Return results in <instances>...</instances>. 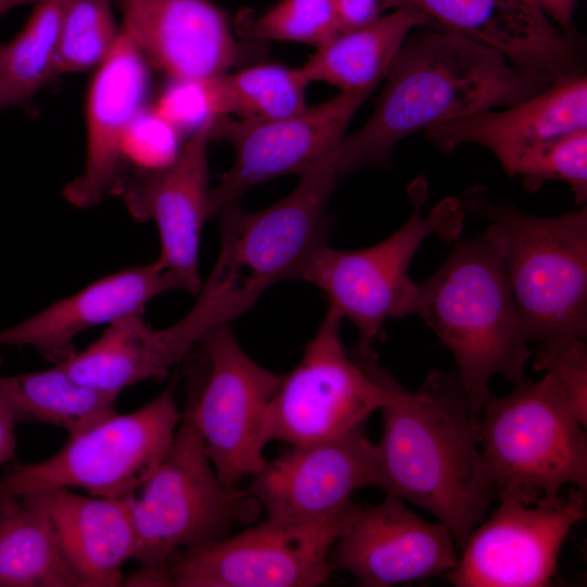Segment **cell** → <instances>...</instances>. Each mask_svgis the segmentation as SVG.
<instances>
[{
	"mask_svg": "<svg viewBox=\"0 0 587 587\" xmlns=\"http://www.w3.org/2000/svg\"><path fill=\"white\" fill-rule=\"evenodd\" d=\"M541 11L567 35L574 36L573 16L578 0H534Z\"/></svg>",
	"mask_w": 587,
	"mask_h": 587,
	"instance_id": "obj_34",
	"label": "cell"
},
{
	"mask_svg": "<svg viewBox=\"0 0 587 587\" xmlns=\"http://www.w3.org/2000/svg\"><path fill=\"white\" fill-rule=\"evenodd\" d=\"M350 354L388 391L375 445L378 487L428 511L461 548L486 519L495 483L478 444L479 413L457 373L434 370L409 391L375 355Z\"/></svg>",
	"mask_w": 587,
	"mask_h": 587,
	"instance_id": "obj_1",
	"label": "cell"
},
{
	"mask_svg": "<svg viewBox=\"0 0 587 587\" xmlns=\"http://www.w3.org/2000/svg\"><path fill=\"white\" fill-rule=\"evenodd\" d=\"M211 116L280 118L303 111L309 80L301 68L259 64L201 80Z\"/></svg>",
	"mask_w": 587,
	"mask_h": 587,
	"instance_id": "obj_28",
	"label": "cell"
},
{
	"mask_svg": "<svg viewBox=\"0 0 587 587\" xmlns=\"http://www.w3.org/2000/svg\"><path fill=\"white\" fill-rule=\"evenodd\" d=\"M465 212L498 225L505 271L519 314L535 351L587 336V208L539 216L494 202L474 186L460 197Z\"/></svg>",
	"mask_w": 587,
	"mask_h": 587,
	"instance_id": "obj_5",
	"label": "cell"
},
{
	"mask_svg": "<svg viewBox=\"0 0 587 587\" xmlns=\"http://www.w3.org/2000/svg\"><path fill=\"white\" fill-rule=\"evenodd\" d=\"M452 242L442 265L419 284L416 315L452 354L479 413L494 375L523 379L529 342L505 271L501 228L489 223L483 233Z\"/></svg>",
	"mask_w": 587,
	"mask_h": 587,
	"instance_id": "obj_4",
	"label": "cell"
},
{
	"mask_svg": "<svg viewBox=\"0 0 587 587\" xmlns=\"http://www.w3.org/2000/svg\"><path fill=\"white\" fill-rule=\"evenodd\" d=\"M117 395L76 380L63 366L0 375V402L16 424L43 423L74 437L111 416Z\"/></svg>",
	"mask_w": 587,
	"mask_h": 587,
	"instance_id": "obj_25",
	"label": "cell"
},
{
	"mask_svg": "<svg viewBox=\"0 0 587 587\" xmlns=\"http://www.w3.org/2000/svg\"><path fill=\"white\" fill-rule=\"evenodd\" d=\"M301 175L297 187L274 204L248 212L239 204L221 212V247L191 309L171 325L193 347L210 329L249 311L274 284L291 278L328 235L327 202L340 179L336 157Z\"/></svg>",
	"mask_w": 587,
	"mask_h": 587,
	"instance_id": "obj_3",
	"label": "cell"
},
{
	"mask_svg": "<svg viewBox=\"0 0 587 587\" xmlns=\"http://www.w3.org/2000/svg\"><path fill=\"white\" fill-rule=\"evenodd\" d=\"M186 403L221 482L238 486L265 463L271 410L282 374L253 361L229 324L207 332L192 349Z\"/></svg>",
	"mask_w": 587,
	"mask_h": 587,
	"instance_id": "obj_10",
	"label": "cell"
},
{
	"mask_svg": "<svg viewBox=\"0 0 587 587\" xmlns=\"http://www.w3.org/2000/svg\"><path fill=\"white\" fill-rule=\"evenodd\" d=\"M16 422L0 402V466L12 460L15 453Z\"/></svg>",
	"mask_w": 587,
	"mask_h": 587,
	"instance_id": "obj_35",
	"label": "cell"
},
{
	"mask_svg": "<svg viewBox=\"0 0 587 587\" xmlns=\"http://www.w3.org/2000/svg\"><path fill=\"white\" fill-rule=\"evenodd\" d=\"M370 92H340L300 113L280 118L216 116L211 140L232 145V167L210 190L209 216L238 205L245 193L287 174H304L338 151L353 114Z\"/></svg>",
	"mask_w": 587,
	"mask_h": 587,
	"instance_id": "obj_14",
	"label": "cell"
},
{
	"mask_svg": "<svg viewBox=\"0 0 587 587\" xmlns=\"http://www.w3.org/2000/svg\"><path fill=\"white\" fill-rule=\"evenodd\" d=\"M173 289L155 261L124 268L0 329V346L30 347L52 364L61 363L76 352L79 334L142 312L152 299Z\"/></svg>",
	"mask_w": 587,
	"mask_h": 587,
	"instance_id": "obj_21",
	"label": "cell"
},
{
	"mask_svg": "<svg viewBox=\"0 0 587 587\" xmlns=\"http://www.w3.org/2000/svg\"><path fill=\"white\" fill-rule=\"evenodd\" d=\"M505 173L521 177L533 191L544 183L559 180L569 185L576 204L587 201V128L538 142L523 150Z\"/></svg>",
	"mask_w": 587,
	"mask_h": 587,
	"instance_id": "obj_30",
	"label": "cell"
},
{
	"mask_svg": "<svg viewBox=\"0 0 587 587\" xmlns=\"http://www.w3.org/2000/svg\"><path fill=\"white\" fill-rule=\"evenodd\" d=\"M427 27L410 9H396L319 47L300 67L310 82H325L340 92H372L386 77L410 30Z\"/></svg>",
	"mask_w": 587,
	"mask_h": 587,
	"instance_id": "obj_24",
	"label": "cell"
},
{
	"mask_svg": "<svg viewBox=\"0 0 587 587\" xmlns=\"http://www.w3.org/2000/svg\"><path fill=\"white\" fill-rule=\"evenodd\" d=\"M585 491L537 503L499 499L498 508L478 524L446 573L457 587H547L555 583L562 546L586 517Z\"/></svg>",
	"mask_w": 587,
	"mask_h": 587,
	"instance_id": "obj_13",
	"label": "cell"
},
{
	"mask_svg": "<svg viewBox=\"0 0 587 587\" xmlns=\"http://www.w3.org/2000/svg\"><path fill=\"white\" fill-rule=\"evenodd\" d=\"M67 0H35L22 29L0 43V111L22 108L57 76L55 62Z\"/></svg>",
	"mask_w": 587,
	"mask_h": 587,
	"instance_id": "obj_27",
	"label": "cell"
},
{
	"mask_svg": "<svg viewBox=\"0 0 587 587\" xmlns=\"http://www.w3.org/2000/svg\"><path fill=\"white\" fill-rule=\"evenodd\" d=\"M344 317L327 305L298 364L282 374L271 410V441L303 446L366 425L388 400L387 389L347 353Z\"/></svg>",
	"mask_w": 587,
	"mask_h": 587,
	"instance_id": "obj_12",
	"label": "cell"
},
{
	"mask_svg": "<svg viewBox=\"0 0 587 587\" xmlns=\"http://www.w3.org/2000/svg\"><path fill=\"white\" fill-rule=\"evenodd\" d=\"M534 367L549 374L572 408L587 425V347L584 340L535 351Z\"/></svg>",
	"mask_w": 587,
	"mask_h": 587,
	"instance_id": "obj_32",
	"label": "cell"
},
{
	"mask_svg": "<svg viewBox=\"0 0 587 587\" xmlns=\"http://www.w3.org/2000/svg\"><path fill=\"white\" fill-rule=\"evenodd\" d=\"M139 490L132 498L138 569L124 586L164 587L175 553L227 536L261 509L246 489L221 482L186 402L171 447Z\"/></svg>",
	"mask_w": 587,
	"mask_h": 587,
	"instance_id": "obj_6",
	"label": "cell"
},
{
	"mask_svg": "<svg viewBox=\"0 0 587 587\" xmlns=\"http://www.w3.org/2000/svg\"><path fill=\"white\" fill-rule=\"evenodd\" d=\"M180 417L171 384L139 409L115 412L70 437L50 458L12 464L0 477V501L53 488L105 498L135 496L171 447Z\"/></svg>",
	"mask_w": 587,
	"mask_h": 587,
	"instance_id": "obj_9",
	"label": "cell"
},
{
	"mask_svg": "<svg viewBox=\"0 0 587 587\" xmlns=\"http://www.w3.org/2000/svg\"><path fill=\"white\" fill-rule=\"evenodd\" d=\"M26 0H0V17L3 16L10 9Z\"/></svg>",
	"mask_w": 587,
	"mask_h": 587,
	"instance_id": "obj_36",
	"label": "cell"
},
{
	"mask_svg": "<svg viewBox=\"0 0 587 587\" xmlns=\"http://www.w3.org/2000/svg\"><path fill=\"white\" fill-rule=\"evenodd\" d=\"M385 79L370 118L338 148L339 178L386 162L395 146L417 130L542 90L498 51L433 28L405 39Z\"/></svg>",
	"mask_w": 587,
	"mask_h": 587,
	"instance_id": "obj_2",
	"label": "cell"
},
{
	"mask_svg": "<svg viewBox=\"0 0 587 587\" xmlns=\"http://www.w3.org/2000/svg\"><path fill=\"white\" fill-rule=\"evenodd\" d=\"M585 428L547 373L490 396L479 412L478 444L495 496L532 504L560 497L567 485L585 491Z\"/></svg>",
	"mask_w": 587,
	"mask_h": 587,
	"instance_id": "obj_8",
	"label": "cell"
},
{
	"mask_svg": "<svg viewBox=\"0 0 587 587\" xmlns=\"http://www.w3.org/2000/svg\"><path fill=\"white\" fill-rule=\"evenodd\" d=\"M449 528L429 523L401 498L386 494L361 507L329 553L334 570L351 574L365 587H389L446 574L457 563Z\"/></svg>",
	"mask_w": 587,
	"mask_h": 587,
	"instance_id": "obj_18",
	"label": "cell"
},
{
	"mask_svg": "<svg viewBox=\"0 0 587 587\" xmlns=\"http://www.w3.org/2000/svg\"><path fill=\"white\" fill-rule=\"evenodd\" d=\"M133 497L82 496L53 488L22 498L48 515L85 587H115L123 585L122 566L135 552Z\"/></svg>",
	"mask_w": 587,
	"mask_h": 587,
	"instance_id": "obj_23",
	"label": "cell"
},
{
	"mask_svg": "<svg viewBox=\"0 0 587 587\" xmlns=\"http://www.w3.org/2000/svg\"><path fill=\"white\" fill-rule=\"evenodd\" d=\"M412 210L407 222L386 239L355 250L337 249L324 241L297 270L294 279L316 286L328 305L358 330L353 352L374 355L373 346L388 320L416 314L419 284L409 275L410 263L429 236L452 242L463 228L465 210L460 197H447L426 214L429 197L424 175L408 185Z\"/></svg>",
	"mask_w": 587,
	"mask_h": 587,
	"instance_id": "obj_7",
	"label": "cell"
},
{
	"mask_svg": "<svg viewBox=\"0 0 587 587\" xmlns=\"http://www.w3.org/2000/svg\"><path fill=\"white\" fill-rule=\"evenodd\" d=\"M247 39L278 40L319 47L341 34L332 0H282L258 18L242 22Z\"/></svg>",
	"mask_w": 587,
	"mask_h": 587,
	"instance_id": "obj_31",
	"label": "cell"
},
{
	"mask_svg": "<svg viewBox=\"0 0 587 587\" xmlns=\"http://www.w3.org/2000/svg\"><path fill=\"white\" fill-rule=\"evenodd\" d=\"M428 28L452 33L501 53L541 89L584 74L582 55L534 0H396Z\"/></svg>",
	"mask_w": 587,
	"mask_h": 587,
	"instance_id": "obj_16",
	"label": "cell"
},
{
	"mask_svg": "<svg viewBox=\"0 0 587 587\" xmlns=\"http://www.w3.org/2000/svg\"><path fill=\"white\" fill-rule=\"evenodd\" d=\"M112 1L121 29L149 66L172 82L204 80L242 59L225 13L211 0Z\"/></svg>",
	"mask_w": 587,
	"mask_h": 587,
	"instance_id": "obj_20",
	"label": "cell"
},
{
	"mask_svg": "<svg viewBox=\"0 0 587 587\" xmlns=\"http://www.w3.org/2000/svg\"><path fill=\"white\" fill-rule=\"evenodd\" d=\"M361 505L319 520L266 516L246 529L170 560L164 587H314L333 569L329 553Z\"/></svg>",
	"mask_w": 587,
	"mask_h": 587,
	"instance_id": "obj_11",
	"label": "cell"
},
{
	"mask_svg": "<svg viewBox=\"0 0 587 587\" xmlns=\"http://www.w3.org/2000/svg\"><path fill=\"white\" fill-rule=\"evenodd\" d=\"M0 587H85L48 515L25 498L0 501Z\"/></svg>",
	"mask_w": 587,
	"mask_h": 587,
	"instance_id": "obj_26",
	"label": "cell"
},
{
	"mask_svg": "<svg viewBox=\"0 0 587 587\" xmlns=\"http://www.w3.org/2000/svg\"><path fill=\"white\" fill-rule=\"evenodd\" d=\"M149 83V64L120 27L116 43L89 84L85 165L63 189L71 205L92 208L120 192L127 174L126 138L146 109Z\"/></svg>",
	"mask_w": 587,
	"mask_h": 587,
	"instance_id": "obj_19",
	"label": "cell"
},
{
	"mask_svg": "<svg viewBox=\"0 0 587 587\" xmlns=\"http://www.w3.org/2000/svg\"><path fill=\"white\" fill-rule=\"evenodd\" d=\"M587 128V77L557 82L503 110H484L426 129L441 151L476 143L489 149L505 171L523 150Z\"/></svg>",
	"mask_w": 587,
	"mask_h": 587,
	"instance_id": "obj_22",
	"label": "cell"
},
{
	"mask_svg": "<svg viewBox=\"0 0 587 587\" xmlns=\"http://www.w3.org/2000/svg\"><path fill=\"white\" fill-rule=\"evenodd\" d=\"M341 33L367 25L387 10H396L395 0H332Z\"/></svg>",
	"mask_w": 587,
	"mask_h": 587,
	"instance_id": "obj_33",
	"label": "cell"
},
{
	"mask_svg": "<svg viewBox=\"0 0 587 587\" xmlns=\"http://www.w3.org/2000/svg\"><path fill=\"white\" fill-rule=\"evenodd\" d=\"M112 0H67L55 62L58 75L96 68L120 35Z\"/></svg>",
	"mask_w": 587,
	"mask_h": 587,
	"instance_id": "obj_29",
	"label": "cell"
},
{
	"mask_svg": "<svg viewBox=\"0 0 587 587\" xmlns=\"http://www.w3.org/2000/svg\"><path fill=\"white\" fill-rule=\"evenodd\" d=\"M250 478L246 490L266 516L324 519L353 503L357 490L378 487L376 446L363 425L330 440L290 446Z\"/></svg>",
	"mask_w": 587,
	"mask_h": 587,
	"instance_id": "obj_17",
	"label": "cell"
},
{
	"mask_svg": "<svg viewBox=\"0 0 587 587\" xmlns=\"http://www.w3.org/2000/svg\"><path fill=\"white\" fill-rule=\"evenodd\" d=\"M215 117L208 118L176 155L160 166L127 173L118 195L137 222L157 226L160 252L155 262L174 289L197 295L202 226L209 216L208 147Z\"/></svg>",
	"mask_w": 587,
	"mask_h": 587,
	"instance_id": "obj_15",
	"label": "cell"
}]
</instances>
